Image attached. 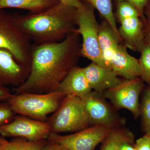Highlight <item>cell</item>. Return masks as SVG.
I'll return each mask as SVG.
<instances>
[{
  "label": "cell",
  "mask_w": 150,
  "mask_h": 150,
  "mask_svg": "<svg viewBox=\"0 0 150 150\" xmlns=\"http://www.w3.org/2000/svg\"><path fill=\"white\" fill-rule=\"evenodd\" d=\"M6 86L0 84V100H7L13 96Z\"/></svg>",
  "instance_id": "28"
},
{
  "label": "cell",
  "mask_w": 150,
  "mask_h": 150,
  "mask_svg": "<svg viewBox=\"0 0 150 150\" xmlns=\"http://www.w3.org/2000/svg\"><path fill=\"white\" fill-rule=\"evenodd\" d=\"M135 135L124 126L112 129L101 143L100 150H119L126 142L135 143Z\"/></svg>",
  "instance_id": "18"
},
{
  "label": "cell",
  "mask_w": 150,
  "mask_h": 150,
  "mask_svg": "<svg viewBox=\"0 0 150 150\" xmlns=\"http://www.w3.org/2000/svg\"><path fill=\"white\" fill-rule=\"evenodd\" d=\"M79 36L73 32L60 42L33 44L29 74L15 88L16 94L57 91L62 81L76 66L81 54Z\"/></svg>",
  "instance_id": "1"
},
{
  "label": "cell",
  "mask_w": 150,
  "mask_h": 150,
  "mask_svg": "<svg viewBox=\"0 0 150 150\" xmlns=\"http://www.w3.org/2000/svg\"><path fill=\"white\" fill-rule=\"evenodd\" d=\"M65 97L58 91L47 93H23L13 95L7 102L15 113L46 122L48 115L58 110Z\"/></svg>",
  "instance_id": "3"
},
{
  "label": "cell",
  "mask_w": 150,
  "mask_h": 150,
  "mask_svg": "<svg viewBox=\"0 0 150 150\" xmlns=\"http://www.w3.org/2000/svg\"><path fill=\"white\" fill-rule=\"evenodd\" d=\"M51 133L47 122L21 115L15 116L11 123L0 126V134L3 137H21L33 142L47 140Z\"/></svg>",
  "instance_id": "10"
},
{
  "label": "cell",
  "mask_w": 150,
  "mask_h": 150,
  "mask_svg": "<svg viewBox=\"0 0 150 150\" xmlns=\"http://www.w3.org/2000/svg\"><path fill=\"white\" fill-rule=\"evenodd\" d=\"M148 27L150 28V13L149 16V25H148Z\"/></svg>",
  "instance_id": "32"
},
{
  "label": "cell",
  "mask_w": 150,
  "mask_h": 150,
  "mask_svg": "<svg viewBox=\"0 0 150 150\" xmlns=\"http://www.w3.org/2000/svg\"><path fill=\"white\" fill-rule=\"evenodd\" d=\"M145 39L146 44L150 48V28L148 27L147 30L145 31Z\"/></svg>",
  "instance_id": "31"
},
{
  "label": "cell",
  "mask_w": 150,
  "mask_h": 150,
  "mask_svg": "<svg viewBox=\"0 0 150 150\" xmlns=\"http://www.w3.org/2000/svg\"><path fill=\"white\" fill-rule=\"evenodd\" d=\"M118 15L119 20L130 18L139 17V13L137 9L131 3L122 2L118 6Z\"/></svg>",
  "instance_id": "23"
},
{
  "label": "cell",
  "mask_w": 150,
  "mask_h": 150,
  "mask_svg": "<svg viewBox=\"0 0 150 150\" xmlns=\"http://www.w3.org/2000/svg\"><path fill=\"white\" fill-rule=\"evenodd\" d=\"M57 91L66 96H76L81 98L93 90L83 68L76 66L62 81Z\"/></svg>",
  "instance_id": "14"
},
{
  "label": "cell",
  "mask_w": 150,
  "mask_h": 150,
  "mask_svg": "<svg viewBox=\"0 0 150 150\" xmlns=\"http://www.w3.org/2000/svg\"><path fill=\"white\" fill-rule=\"evenodd\" d=\"M87 113L90 124L112 129L124 126L125 120L117 113L103 93L91 91L81 98Z\"/></svg>",
  "instance_id": "7"
},
{
  "label": "cell",
  "mask_w": 150,
  "mask_h": 150,
  "mask_svg": "<svg viewBox=\"0 0 150 150\" xmlns=\"http://www.w3.org/2000/svg\"><path fill=\"white\" fill-rule=\"evenodd\" d=\"M101 14L115 35L120 38V35L117 29L115 19L112 10L110 0H87Z\"/></svg>",
  "instance_id": "20"
},
{
  "label": "cell",
  "mask_w": 150,
  "mask_h": 150,
  "mask_svg": "<svg viewBox=\"0 0 150 150\" xmlns=\"http://www.w3.org/2000/svg\"><path fill=\"white\" fill-rule=\"evenodd\" d=\"M47 140L33 142L24 138L15 137L8 141L5 137L1 136L0 150H42Z\"/></svg>",
  "instance_id": "19"
},
{
  "label": "cell",
  "mask_w": 150,
  "mask_h": 150,
  "mask_svg": "<svg viewBox=\"0 0 150 150\" xmlns=\"http://www.w3.org/2000/svg\"><path fill=\"white\" fill-rule=\"evenodd\" d=\"M118 30L129 47L141 52L146 45L145 30L144 24L139 17L130 18L120 21Z\"/></svg>",
  "instance_id": "15"
},
{
  "label": "cell",
  "mask_w": 150,
  "mask_h": 150,
  "mask_svg": "<svg viewBox=\"0 0 150 150\" xmlns=\"http://www.w3.org/2000/svg\"><path fill=\"white\" fill-rule=\"evenodd\" d=\"M145 87L144 82L138 77L122 81L103 94L115 109H127L137 119L140 117V98Z\"/></svg>",
  "instance_id": "8"
},
{
  "label": "cell",
  "mask_w": 150,
  "mask_h": 150,
  "mask_svg": "<svg viewBox=\"0 0 150 150\" xmlns=\"http://www.w3.org/2000/svg\"><path fill=\"white\" fill-rule=\"evenodd\" d=\"M30 68L16 62L6 50L0 49V84L18 86L26 79Z\"/></svg>",
  "instance_id": "11"
},
{
  "label": "cell",
  "mask_w": 150,
  "mask_h": 150,
  "mask_svg": "<svg viewBox=\"0 0 150 150\" xmlns=\"http://www.w3.org/2000/svg\"><path fill=\"white\" fill-rule=\"evenodd\" d=\"M83 69L93 91L103 93L122 82L110 68L101 67L93 62Z\"/></svg>",
  "instance_id": "12"
},
{
  "label": "cell",
  "mask_w": 150,
  "mask_h": 150,
  "mask_svg": "<svg viewBox=\"0 0 150 150\" xmlns=\"http://www.w3.org/2000/svg\"><path fill=\"white\" fill-rule=\"evenodd\" d=\"M139 60L141 75L140 77L144 82L150 86V48L147 44L141 52Z\"/></svg>",
  "instance_id": "22"
},
{
  "label": "cell",
  "mask_w": 150,
  "mask_h": 150,
  "mask_svg": "<svg viewBox=\"0 0 150 150\" xmlns=\"http://www.w3.org/2000/svg\"><path fill=\"white\" fill-rule=\"evenodd\" d=\"M134 146L137 150H150V132L136 140Z\"/></svg>",
  "instance_id": "25"
},
{
  "label": "cell",
  "mask_w": 150,
  "mask_h": 150,
  "mask_svg": "<svg viewBox=\"0 0 150 150\" xmlns=\"http://www.w3.org/2000/svg\"><path fill=\"white\" fill-rule=\"evenodd\" d=\"M103 25L99 28L98 42L103 59L108 68L113 52L118 46L119 38L115 35L110 25Z\"/></svg>",
  "instance_id": "17"
},
{
  "label": "cell",
  "mask_w": 150,
  "mask_h": 150,
  "mask_svg": "<svg viewBox=\"0 0 150 150\" xmlns=\"http://www.w3.org/2000/svg\"><path fill=\"white\" fill-rule=\"evenodd\" d=\"M46 122L51 133L76 132L90 125L88 115L80 98L66 96L58 110L48 117Z\"/></svg>",
  "instance_id": "5"
},
{
  "label": "cell",
  "mask_w": 150,
  "mask_h": 150,
  "mask_svg": "<svg viewBox=\"0 0 150 150\" xmlns=\"http://www.w3.org/2000/svg\"><path fill=\"white\" fill-rule=\"evenodd\" d=\"M141 128L144 134L150 132V86L144 88L140 101Z\"/></svg>",
  "instance_id": "21"
},
{
  "label": "cell",
  "mask_w": 150,
  "mask_h": 150,
  "mask_svg": "<svg viewBox=\"0 0 150 150\" xmlns=\"http://www.w3.org/2000/svg\"><path fill=\"white\" fill-rule=\"evenodd\" d=\"M125 1L131 3L137 9L138 11L142 12L146 5L148 0H124Z\"/></svg>",
  "instance_id": "29"
},
{
  "label": "cell",
  "mask_w": 150,
  "mask_h": 150,
  "mask_svg": "<svg viewBox=\"0 0 150 150\" xmlns=\"http://www.w3.org/2000/svg\"><path fill=\"white\" fill-rule=\"evenodd\" d=\"M64 5L78 9L83 7L84 4L80 0H59Z\"/></svg>",
  "instance_id": "26"
},
{
  "label": "cell",
  "mask_w": 150,
  "mask_h": 150,
  "mask_svg": "<svg viewBox=\"0 0 150 150\" xmlns=\"http://www.w3.org/2000/svg\"><path fill=\"white\" fill-rule=\"evenodd\" d=\"M59 2V0H0V10L18 8L28 11L30 13H37Z\"/></svg>",
  "instance_id": "16"
},
{
  "label": "cell",
  "mask_w": 150,
  "mask_h": 150,
  "mask_svg": "<svg viewBox=\"0 0 150 150\" xmlns=\"http://www.w3.org/2000/svg\"><path fill=\"white\" fill-rule=\"evenodd\" d=\"M77 10L59 2L38 13L14 15L33 45H39L60 42L74 32Z\"/></svg>",
  "instance_id": "2"
},
{
  "label": "cell",
  "mask_w": 150,
  "mask_h": 150,
  "mask_svg": "<svg viewBox=\"0 0 150 150\" xmlns=\"http://www.w3.org/2000/svg\"><path fill=\"white\" fill-rule=\"evenodd\" d=\"M99 28L93 10L84 5L76 13V28L74 32L82 38L81 54L92 62L108 68L103 59L98 42Z\"/></svg>",
  "instance_id": "6"
},
{
  "label": "cell",
  "mask_w": 150,
  "mask_h": 150,
  "mask_svg": "<svg viewBox=\"0 0 150 150\" xmlns=\"http://www.w3.org/2000/svg\"><path fill=\"white\" fill-rule=\"evenodd\" d=\"M109 68L118 76L126 80L140 77L141 75L139 60L131 56L126 48L118 45L110 57Z\"/></svg>",
  "instance_id": "13"
},
{
  "label": "cell",
  "mask_w": 150,
  "mask_h": 150,
  "mask_svg": "<svg viewBox=\"0 0 150 150\" xmlns=\"http://www.w3.org/2000/svg\"><path fill=\"white\" fill-rule=\"evenodd\" d=\"M15 114L8 102H0V126L11 123Z\"/></svg>",
  "instance_id": "24"
},
{
  "label": "cell",
  "mask_w": 150,
  "mask_h": 150,
  "mask_svg": "<svg viewBox=\"0 0 150 150\" xmlns=\"http://www.w3.org/2000/svg\"><path fill=\"white\" fill-rule=\"evenodd\" d=\"M42 150H68L57 143L47 140Z\"/></svg>",
  "instance_id": "27"
},
{
  "label": "cell",
  "mask_w": 150,
  "mask_h": 150,
  "mask_svg": "<svg viewBox=\"0 0 150 150\" xmlns=\"http://www.w3.org/2000/svg\"><path fill=\"white\" fill-rule=\"evenodd\" d=\"M111 130L104 126H93L66 136L51 133L47 140L58 143L68 150H94Z\"/></svg>",
  "instance_id": "9"
},
{
  "label": "cell",
  "mask_w": 150,
  "mask_h": 150,
  "mask_svg": "<svg viewBox=\"0 0 150 150\" xmlns=\"http://www.w3.org/2000/svg\"><path fill=\"white\" fill-rule=\"evenodd\" d=\"M13 14L0 10V49L6 50L19 64L30 68L33 45Z\"/></svg>",
  "instance_id": "4"
},
{
  "label": "cell",
  "mask_w": 150,
  "mask_h": 150,
  "mask_svg": "<svg viewBox=\"0 0 150 150\" xmlns=\"http://www.w3.org/2000/svg\"><path fill=\"white\" fill-rule=\"evenodd\" d=\"M134 143L126 142L121 145L119 150H137L134 146Z\"/></svg>",
  "instance_id": "30"
}]
</instances>
